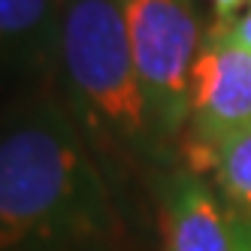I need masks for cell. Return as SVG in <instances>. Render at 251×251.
<instances>
[{
    "mask_svg": "<svg viewBox=\"0 0 251 251\" xmlns=\"http://www.w3.org/2000/svg\"><path fill=\"white\" fill-rule=\"evenodd\" d=\"M188 170L200 176L212 173L215 191L221 194L227 209L236 218L251 221V124L215 142Z\"/></svg>",
    "mask_w": 251,
    "mask_h": 251,
    "instance_id": "52a82bcc",
    "label": "cell"
},
{
    "mask_svg": "<svg viewBox=\"0 0 251 251\" xmlns=\"http://www.w3.org/2000/svg\"><path fill=\"white\" fill-rule=\"evenodd\" d=\"M157 136L173 149L188 124L191 70L200 55L194 0H118Z\"/></svg>",
    "mask_w": 251,
    "mask_h": 251,
    "instance_id": "3957f363",
    "label": "cell"
},
{
    "mask_svg": "<svg viewBox=\"0 0 251 251\" xmlns=\"http://www.w3.org/2000/svg\"><path fill=\"white\" fill-rule=\"evenodd\" d=\"M115 203L67 106L30 100L0 118V251H109Z\"/></svg>",
    "mask_w": 251,
    "mask_h": 251,
    "instance_id": "6da1fadb",
    "label": "cell"
},
{
    "mask_svg": "<svg viewBox=\"0 0 251 251\" xmlns=\"http://www.w3.org/2000/svg\"><path fill=\"white\" fill-rule=\"evenodd\" d=\"M164 251H233V212L215 188L188 167L160 178Z\"/></svg>",
    "mask_w": 251,
    "mask_h": 251,
    "instance_id": "5b68a950",
    "label": "cell"
},
{
    "mask_svg": "<svg viewBox=\"0 0 251 251\" xmlns=\"http://www.w3.org/2000/svg\"><path fill=\"white\" fill-rule=\"evenodd\" d=\"M251 0H212V9H215V19L218 22H233L236 12L242 6H248Z\"/></svg>",
    "mask_w": 251,
    "mask_h": 251,
    "instance_id": "9c48e42d",
    "label": "cell"
},
{
    "mask_svg": "<svg viewBox=\"0 0 251 251\" xmlns=\"http://www.w3.org/2000/svg\"><path fill=\"white\" fill-rule=\"evenodd\" d=\"M233 251H251V221L233 215Z\"/></svg>",
    "mask_w": 251,
    "mask_h": 251,
    "instance_id": "ba28073f",
    "label": "cell"
},
{
    "mask_svg": "<svg viewBox=\"0 0 251 251\" xmlns=\"http://www.w3.org/2000/svg\"><path fill=\"white\" fill-rule=\"evenodd\" d=\"M64 0H0V70L55 67Z\"/></svg>",
    "mask_w": 251,
    "mask_h": 251,
    "instance_id": "8992f818",
    "label": "cell"
},
{
    "mask_svg": "<svg viewBox=\"0 0 251 251\" xmlns=\"http://www.w3.org/2000/svg\"><path fill=\"white\" fill-rule=\"evenodd\" d=\"M230 27H233V37H236L242 46L251 49V3H248V9L242 15H236V19L230 22Z\"/></svg>",
    "mask_w": 251,
    "mask_h": 251,
    "instance_id": "30bf717a",
    "label": "cell"
},
{
    "mask_svg": "<svg viewBox=\"0 0 251 251\" xmlns=\"http://www.w3.org/2000/svg\"><path fill=\"white\" fill-rule=\"evenodd\" d=\"M55 67L67 109L112 170L170 160L136 73L118 0H64Z\"/></svg>",
    "mask_w": 251,
    "mask_h": 251,
    "instance_id": "7a4b0ae2",
    "label": "cell"
},
{
    "mask_svg": "<svg viewBox=\"0 0 251 251\" xmlns=\"http://www.w3.org/2000/svg\"><path fill=\"white\" fill-rule=\"evenodd\" d=\"M251 124V49L233 37L230 22H218L203 37L191 70L188 124L182 151L188 167L215 142Z\"/></svg>",
    "mask_w": 251,
    "mask_h": 251,
    "instance_id": "277c9868",
    "label": "cell"
}]
</instances>
